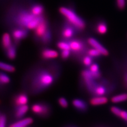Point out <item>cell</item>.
Wrapping results in <instances>:
<instances>
[{"label":"cell","instance_id":"cell-1","mask_svg":"<svg viewBox=\"0 0 127 127\" xmlns=\"http://www.w3.org/2000/svg\"><path fill=\"white\" fill-rule=\"evenodd\" d=\"M59 72V65L55 64L35 68L30 73L28 82L30 93L38 94L49 88L56 81Z\"/></svg>","mask_w":127,"mask_h":127},{"label":"cell","instance_id":"cell-2","mask_svg":"<svg viewBox=\"0 0 127 127\" xmlns=\"http://www.w3.org/2000/svg\"><path fill=\"white\" fill-rule=\"evenodd\" d=\"M46 18L44 15L35 16L31 12L29 7L14 4L8 10L6 21L12 28H23L33 30Z\"/></svg>","mask_w":127,"mask_h":127},{"label":"cell","instance_id":"cell-3","mask_svg":"<svg viewBox=\"0 0 127 127\" xmlns=\"http://www.w3.org/2000/svg\"><path fill=\"white\" fill-rule=\"evenodd\" d=\"M60 13L65 18L66 21L73 26L77 31H81L85 28V21L76 13L72 8L61 6L59 9Z\"/></svg>","mask_w":127,"mask_h":127},{"label":"cell","instance_id":"cell-4","mask_svg":"<svg viewBox=\"0 0 127 127\" xmlns=\"http://www.w3.org/2000/svg\"><path fill=\"white\" fill-rule=\"evenodd\" d=\"M31 110L35 115L41 117L47 118L51 114V106L45 102L35 103L32 105Z\"/></svg>","mask_w":127,"mask_h":127},{"label":"cell","instance_id":"cell-5","mask_svg":"<svg viewBox=\"0 0 127 127\" xmlns=\"http://www.w3.org/2000/svg\"><path fill=\"white\" fill-rule=\"evenodd\" d=\"M67 41L70 46L71 55L79 56L85 51V44L81 39L74 38Z\"/></svg>","mask_w":127,"mask_h":127},{"label":"cell","instance_id":"cell-6","mask_svg":"<svg viewBox=\"0 0 127 127\" xmlns=\"http://www.w3.org/2000/svg\"><path fill=\"white\" fill-rule=\"evenodd\" d=\"M29 34V30L23 28H12L11 35L14 44L17 45L22 40L26 39Z\"/></svg>","mask_w":127,"mask_h":127},{"label":"cell","instance_id":"cell-7","mask_svg":"<svg viewBox=\"0 0 127 127\" xmlns=\"http://www.w3.org/2000/svg\"><path fill=\"white\" fill-rule=\"evenodd\" d=\"M77 30L66 21L64 22L61 30V37L63 40L68 41L74 38Z\"/></svg>","mask_w":127,"mask_h":127},{"label":"cell","instance_id":"cell-8","mask_svg":"<svg viewBox=\"0 0 127 127\" xmlns=\"http://www.w3.org/2000/svg\"><path fill=\"white\" fill-rule=\"evenodd\" d=\"M49 28L50 26L49 22L47 19L45 18L39 24L34 30H33V38L34 40L39 42L40 40Z\"/></svg>","mask_w":127,"mask_h":127},{"label":"cell","instance_id":"cell-9","mask_svg":"<svg viewBox=\"0 0 127 127\" xmlns=\"http://www.w3.org/2000/svg\"><path fill=\"white\" fill-rule=\"evenodd\" d=\"M82 76L84 79L85 85L87 90L91 93H93L97 84L94 81L95 78L93 77L92 74L89 70H84L82 72Z\"/></svg>","mask_w":127,"mask_h":127},{"label":"cell","instance_id":"cell-10","mask_svg":"<svg viewBox=\"0 0 127 127\" xmlns=\"http://www.w3.org/2000/svg\"><path fill=\"white\" fill-rule=\"evenodd\" d=\"M40 56L41 58L44 60H51L57 58L59 53L55 50L48 48H44L41 51Z\"/></svg>","mask_w":127,"mask_h":127},{"label":"cell","instance_id":"cell-11","mask_svg":"<svg viewBox=\"0 0 127 127\" xmlns=\"http://www.w3.org/2000/svg\"><path fill=\"white\" fill-rule=\"evenodd\" d=\"M29 101V98L26 93H20L15 95L13 98V104L16 106L26 105Z\"/></svg>","mask_w":127,"mask_h":127},{"label":"cell","instance_id":"cell-12","mask_svg":"<svg viewBox=\"0 0 127 127\" xmlns=\"http://www.w3.org/2000/svg\"><path fill=\"white\" fill-rule=\"evenodd\" d=\"M87 42L92 46L93 48L96 49L100 51L101 54L104 56H108L109 55V51L106 48L103 47L97 40L93 38H89L87 39Z\"/></svg>","mask_w":127,"mask_h":127},{"label":"cell","instance_id":"cell-13","mask_svg":"<svg viewBox=\"0 0 127 127\" xmlns=\"http://www.w3.org/2000/svg\"><path fill=\"white\" fill-rule=\"evenodd\" d=\"M29 109V107L27 104L16 106L14 111V117L15 119H22V118L25 116Z\"/></svg>","mask_w":127,"mask_h":127},{"label":"cell","instance_id":"cell-14","mask_svg":"<svg viewBox=\"0 0 127 127\" xmlns=\"http://www.w3.org/2000/svg\"><path fill=\"white\" fill-rule=\"evenodd\" d=\"M74 108L81 112H85L88 109V105L85 101L79 98L74 99L72 101Z\"/></svg>","mask_w":127,"mask_h":127},{"label":"cell","instance_id":"cell-15","mask_svg":"<svg viewBox=\"0 0 127 127\" xmlns=\"http://www.w3.org/2000/svg\"><path fill=\"white\" fill-rule=\"evenodd\" d=\"M31 12L35 16L43 15L45 12V8L42 4L39 3H33L29 6Z\"/></svg>","mask_w":127,"mask_h":127},{"label":"cell","instance_id":"cell-16","mask_svg":"<svg viewBox=\"0 0 127 127\" xmlns=\"http://www.w3.org/2000/svg\"><path fill=\"white\" fill-rule=\"evenodd\" d=\"M13 39L11 34L5 32L3 33L1 38V46L3 50L5 51L13 44Z\"/></svg>","mask_w":127,"mask_h":127},{"label":"cell","instance_id":"cell-17","mask_svg":"<svg viewBox=\"0 0 127 127\" xmlns=\"http://www.w3.org/2000/svg\"><path fill=\"white\" fill-rule=\"evenodd\" d=\"M33 122V120L32 118L28 117L19 119L18 121L11 124L9 127H28L32 124Z\"/></svg>","mask_w":127,"mask_h":127},{"label":"cell","instance_id":"cell-18","mask_svg":"<svg viewBox=\"0 0 127 127\" xmlns=\"http://www.w3.org/2000/svg\"><path fill=\"white\" fill-rule=\"evenodd\" d=\"M108 102V99L104 96H95L90 100V104L93 106H98L105 104Z\"/></svg>","mask_w":127,"mask_h":127},{"label":"cell","instance_id":"cell-19","mask_svg":"<svg viewBox=\"0 0 127 127\" xmlns=\"http://www.w3.org/2000/svg\"><path fill=\"white\" fill-rule=\"evenodd\" d=\"M17 45L13 43L12 45L5 51V55L8 59L14 60L17 57Z\"/></svg>","mask_w":127,"mask_h":127},{"label":"cell","instance_id":"cell-20","mask_svg":"<svg viewBox=\"0 0 127 127\" xmlns=\"http://www.w3.org/2000/svg\"><path fill=\"white\" fill-rule=\"evenodd\" d=\"M51 40H52V32L50 28H49L40 40L39 42L41 43L43 45H48L51 43Z\"/></svg>","mask_w":127,"mask_h":127},{"label":"cell","instance_id":"cell-21","mask_svg":"<svg viewBox=\"0 0 127 127\" xmlns=\"http://www.w3.org/2000/svg\"><path fill=\"white\" fill-rule=\"evenodd\" d=\"M89 70L95 79H97L100 77L101 73L99 71V67L97 64H92L90 66Z\"/></svg>","mask_w":127,"mask_h":127},{"label":"cell","instance_id":"cell-22","mask_svg":"<svg viewBox=\"0 0 127 127\" xmlns=\"http://www.w3.org/2000/svg\"><path fill=\"white\" fill-rule=\"evenodd\" d=\"M113 103H119L127 101V93H122L113 96L111 99Z\"/></svg>","mask_w":127,"mask_h":127},{"label":"cell","instance_id":"cell-23","mask_svg":"<svg viewBox=\"0 0 127 127\" xmlns=\"http://www.w3.org/2000/svg\"><path fill=\"white\" fill-rule=\"evenodd\" d=\"M0 69L10 73H13L16 70L14 66L3 62H0Z\"/></svg>","mask_w":127,"mask_h":127},{"label":"cell","instance_id":"cell-24","mask_svg":"<svg viewBox=\"0 0 127 127\" xmlns=\"http://www.w3.org/2000/svg\"><path fill=\"white\" fill-rule=\"evenodd\" d=\"M96 31L100 34H104L108 31V27L104 22H98L96 26Z\"/></svg>","mask_w":127,"mask_h":127},{"label":"cell","instance_id":"cell-25","mask_svg":"<svg viewBox=\"0 0 127 127\" xmlns=\"http://www.w3.org/2000/svg\"><path fill=\"white\" fill-rule=\"evenodd\" d=\"M11 82L10 77L6 74L0 71V86H5Z\"/></svg>","mask_w":127,"mask_h":127},{"label":"cell","instance_id":"cell-26","mask_svg":"<svg viewBox=\"0 0 127 127\" xmlns=\"http://www.w3.org/2000/svg\"><path fill=\"white\" fill-rule=\"evenodd\" d=\"M93 93L95 96H104L106 93L105 87L101 85H97L94 89Z\"/></svg>","mask_w":127,"mask_h":127},{"label":"cell","instance_id":"cell-27","mask_svg":"<svg viewBox=\"0 0 127 127\" xmlns=\"http://www.w3.org/2000/svg\"><path fill=\"white\" fill-rule=\"evenodd\" d=\"M57 46L58 48V49L61 51L64 50H70V46L67 41L63 40H62L61 41H59L57 43Z\"/></svg>","mask_w":127,"mask_h":127},{"label":"cell","instance_id":"cell-28","mask_svg":"<svg viewBox=\"0 0 127 127\" xmlns=\"http://www.w3.org/2000/svg\"><path fill=\"white\" fill-rule=\"evenodd\" d=\"M82 63L86 67H90L93 64L92 57L87 55L83 58Z\"/></svg>","mask_w":127,"mask_h":127},{"label":"cell","instance_id":"cell-29","mask_svg":"<svg viewBox=\"0 0 127 127\" xmlns=\"http://www.w3.org/2000/svg\"><path fill=\"white\" fill-rule=\"evenodd\" d=\"M87 55L90 56L92 57V58L99 57L100 56L102 55L100 51H98L96 49L93 48L92 49H90L89 50H88V51H87Z\"/></svg>","mask_w":127,"mask_h":127},{"label":"cell","instance_id":"cell-30","mask_svg":"<svg viewBox=\"0 0 127 127\" xmlns=\"http://www.w3.org/2000/svg\"><path fill=\"white\" fill-rule=\"evenodd\" d=\"M58 103L62 108H67L68 106V102L66 99L64 97H59L58 99Z\"/></svg>","mask_w":127,"mask_h":127},{"label":"cell","instance_id":"cell-31","mask_svg":"<svg viewBox=\"0 0 127 127\" xmlns=\"http://www.w3.org/2000/svg\"><path fill=\"white\" fill-rule=\"evenodd\" d=\"M71 54L70 50H64L61 51V57L63 60H66L68 59Z\"/></svg>","mask_w":127,"mask_h":127},{"label":"cell","instance_id":"cell-32","mask_svg":"<svg viewBox=\"0 0 127 127\" xmlns=\"http://www.w3.org/2000/svg\"><path fill=\"white\" fill-rule=\"evenodd\" d=\"M110 110L111 112H112L114 116H116L118 117H119V116H120V113L122 111V110L120 108H119L118 107L116 106H113L111 107Z\"/></svg>","mask_w":127,"mask_h":127},{"label":"cell","instance_id":"cell-33","mask_svg":"<svg viewBox=\"0 0 127 127\" xmlns=\"http://www.w3.org/2000/svg\"><path fill=\"white\" fill-rule=\"evenodd\" d=\"M117 5L119 9H124L126 6V0H116Z\"/></svg>","mask_w":127,"mask_h":127},{"label":"cell","instance_id":"cell-34","mask_svg":"<svg viewBox=\"0 0 127 127\" xmlns=\"http://www.w3.org/2000/svg\"><path fill=\"white\" fill-rule=\"evenodd\" d=\"M6 117L5 114L0 116V127H6Z\"/></svg>","mask_w":127,"mask_h":127},{"label":"cell","instance_id":"cell-35","mask_svg":"<svg viewBox=\"0 0 127 127\" xmlns=\"http://www.w3.org/2000/svg\"><path fill=\"white\" fill-rule=\"evenodd\" d=\"M119 117L121 118L125 122H127V111L122 110Z\"/></svg>","mask_w":127,"mask_h":127}]
</instances>
